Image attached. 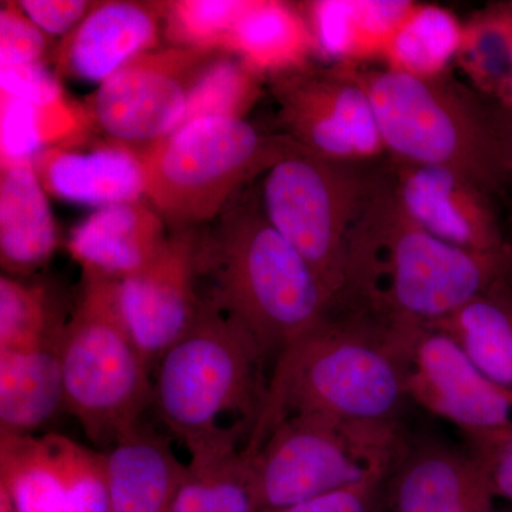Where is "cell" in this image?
<instances>
[{"label": "cell", "mask_w": 512, "mask_h": 512, "mask_svg": "<svg viewBox=\"0 0 512 512\" xmlns=\"http://www.w3.org/2000/svg\"><path fill=\"white\" fill-rule=\"evenodd\" d=\"M512 275V247L477 252L429 234L403 210L392 175L367 201L350 239L340 308H363L390 325L429 326Z\"/></svg>", "instance_id": "cell-1"}, {"label": "cell", "mask_w": 512, "mask_h": 512, "mask_svg": "<svg viewBox=\"0 0 512 512\" xmlns=\"http://www.w3.org/2000/svg\"><path fill=\"white\" fill-rule=\"evenodd\" d=\"M416 329L367 309H340L276 356L245 453H255L292 414L394 421L406 394V359Z\"/></svg>", "instance_id": "cell-2"}, {"label": "cell", "mask_w": 512, "mask_h": 512, "mask_svg": "<svg viewBox=\"0 0 512 512\" xmlns=\"http://www.w3.org/2000/svg\"><path fill=\"white\" fill-rule=\"evenodd\" d=\"M197 272L208 284L201 298L241 323L266 357L276 359L335 311L311 265L266 218L259 188L239 192L200 228Z\"/></svg>", "instance_id": "cell-3"}, {"label": "cell", "mask_w": 512, "mask_h": 512, "mask_svg": "<svg viewBox=\"0 0 512 512\" xmlns=\"http://www.w3.org/2000/svg\"><path fill=\"white\" fill-rule=\"evenodd\" d=\"M372 101L394 163L433 165L470 178L491 195L512 180L498 109L453 76L416 79L384 67H352Z\"/></svg>", "instance_id": "cell-4"}, {"label": "cell", "mask_w": 512, "mask_h": 512, "mask_svg": "<svg viewBox=\"0 0 512 512\" xmlns=\"http://www.w3.org/2000/svg\"><path fill=\"white\" fill-rule=\"evenodd\" d=\"M64 410L106 450L154 406L151 367L121 312L116 279L82 271L64 326Z\"/></svg>", "instance_id": "cell-5"}, {"label": "cell", "mask_w": 512, "mask_h": 512, "mask_svg": "<svg viewBox=\"0 0 512 512\" xmlns=\"http://www.w3.org/2000/svg\"><path fill=\"white\" fill-rule=\"evenodd\" d=\"M295 146L247 119L191 121L141 150L146 200L170 229L205 227Z\"/></svg>", "instance_id": "cell-6"}, {"label": "cell", "mask_w": 512, "mask_h": 512, "mask_svg": "<svg viewBox=\"0 0 512 512\" xmlns=\"http://www.w3.org/2000/svg\"><path fill=\"white\" fill-rule=\"evenodd\" d=\"M266 359L241 323L201 298L194 325L158 362L154 406L184 446L225 429L229 414L254 424Z\"/></svg>", "instance_id": "cell-7"}, {"label": "cell", "mask_w": 512, "mask_h": 512, "mask_svg": "<svg viewBox=\"0 0 512 512\" xmlns=\"http://www.w3.org/2000/svg\"><path fill=\"white\" fill-rule=\"evenodd\" d=\"M394 421L292 414L251 458L259 511L279 512L343 488L383 480L404 454Z\"/></svg>", "instance_id": "cell-8"}, {"label": "cell", "mask_w": 512, "mask_h": 512, "mask_svg": "<svg viewBox=\"0 0 512 512\" xmlns=\"http://www.w3.org/2000/svg\"><path fill=\"white\" fill-rule=\"evenodd\" d=\"M295 146L259 185L269 222L305 258L336 309L348 288L350 239L383 173Z\"/></svg>", "instance_id": "cell-9"}, {"label": "cell", "mask_w": 512, "mask_h": 512, "mask_svg": "<svg viewBox=\"0 0 512 512\" xmlns=\"http://www.w3.org/2000/svg\"><path fill=\"white\" fill-rule=\"evenodd\" d=\"M225 50L167 46L141 53L82 104L93 133L144 150L174 133L202 76Z\"/></svg>", "instance_id": "cell-10"}, {"label": "cell", "mask_w": 512, "mask_h": 512, "mask_svg": "<svg viewBox=\"0 0 512 512\" xmlns=\"http://www.w3.org/2000/svg\"><path fill=\"white\" fill-rule=\"evenodd\" d=\"M268 83L282 134L296 146L343 163H373L386 154L372 101L352 67L312 64Z\"/></svg>", "instance_id": "cell-11"}, {"label": "cell", "mask_w": 512, "mask_h": 512, "mask_svg": "<svg viewBox=\"0 0 512 512\" xmlns=\"http://www.w3.org/2000/svg\"><path fill=\"white\" fill-rule=\"evenodd\" d=\"M12 512H111L103 453L59 433L0 436Z\"/></svg>", "instance_id": "cell-12"}, {"label": "cell", "mask_w": 512, "mask_h": 512, "mask_svg": "<svg viewBox=\"0 0 512 512\" xmlns=\"http://www.w3.org/2000/svg\"><path fill=\"white\" fill-rule=\"evenodd\" d=\"M407 397L450 421L468 441L512 430V393L491 382L456 340L423 326L406 359Z\"/></svg>", "instance_id": "cell-13"}, {"label": "cell", "mask_w": 512, "mask_h": 512, "mask_svg": "<svg viewBox=\"0 0 512 512\" xmlns=\"http://www.w3.org/2000/svg\"><path fill=\"white\" fill-rule=\"evenodd\" d=\"M198 234L200 228L170 229L163 251L146 268L117 281L127 328L151 370L200 313Z\"/></svg>", "instance_id": "cell-14"}, {"label": "cell", "mask_w": 512, "mask_h": 512, "mask_svg": "<svg viewBox=\"0 0 512 512\" xmlns=\"http://www.w3.org/2000/svg\"><path fill=\"white\" fill-rule=\"evenodd\" d=\"M390 175L403 210L434 237L477 252L512 247L501 231L494 195L470 178L448 168L394 161Z\"/></svg>", "instance_id": "cell-15"}, {"label": "cell", "mask_w": 512, "mask_h": 512, "mask_svg": "<svg viewBox=\"0 0 512 512\" xmlns=\"http://www.w3.org/2000/svg\"><path fill=\"white\" fill-rule=\"evenodd\" d=\"M161 30L164 2H97L57 46V79L100 86L134 57L157 49Z\"/></svg>", "instance_id": "cell-16"}, {"label": "cell", "mask_w": 512, "mask_h": 512, "mask_svg": "<svg viewBox=\"0 0 512 512\" xmlns=\"http://www.w3.org/2000/svg\"><path fill=\"white\" fill-rule=\"evenodd\" d=\"M47 194L77 205L99 208L146 200L141 150L89 137L46 148L33 160Z\"/></svg>", "instance_id": "cell-17"}, {"label": "cell", "mask_w": 512, "mask_h": 512, "mask_svg": "<svg viewBox=\"0 0 512 512\" xmlns=\"http://www.w3.org/2000/svg\"><path fill=\"white\" fill-rule=\"evenodd\" d=\"M170 228L147 200L99 208L70 232L67 248L82 271L127 278L146 268L165 247Z\"/></svg>", "instance_id": "cell-18"}, {"label": "cell", "mask_w": 512, "mask_h": 512, "mask_svg": "<svg viewBox=\"0 0 512 512\" xmlns=\"http://www.w3.org/2000/svg\"><path fill=\"white\" fill-rule=\"evenodd\" d=\"M412 0H311L299 2L316 53L335 67L382 63L384 53L412 15Z\"/></svg>", "instance_id": "cell-19"}, {"label": "cell", "mask_w": 512, "mask_h": 512, "mask_svg": "<svg viewBox=\"0 0 512 512\" xmlns=\"http://www.w3.org/2000/svg\"><path fill=\"white\" fill-rule=\"evenodd\" d=\"M393 512H494L487 470L474 454L427 446L400 460Z\"/></svg>", "instance_id": "cell-20"}, {"label": "cell", "mask_w": 512, "mask_h": 512, "mask_svg": "<svg viewBox=\"0 0 512 512\" xmlns=\"http://www.w3.org/2000/svg\"><path fill=\"white\" fill-rule=\"evenodd\" d=\"M101 453L111 512H171L187 464L170 441L140 421Z\"/></svg>", "instance_id": "cell-21"}, {"label": "cell", "mask_w": 512, "mask_h": 512, "mask_svg": "<svg viewBox=\"0 0 512 512\" xmlns=\"http://www.w3.org/2000/svg\"><path fill=\"white\" fill-rule=\"evenodd\" d=\"M47 195L33 161H2L0 264L6 275L29 278L55 254L59 237Z\"/></svg>", "instance_id": "cell-22"}, {"label": "cell", "mask_w": 512, "mask_h": 512, "mask_svg": "<svg viewBox=\"0 0 512 512\" xmlns=\"http://www.w3.org/2000/svg\"><path fill=\"white\" fill-rule=\"evenodd\" d=\"M244 429L225 427L185 444L190 461L171 512H261L251 458L238 448Z\"/></svg>", "instance_id": "cell-23"}, {"label": "cell", "mask_w": 512, "mask_h": 512, "mask_svg": "<svg viewBox=\"0 0 512 512\" xmlns=\"http://www.w3.org/2000/svg\"><path fill=\"white\" fill-rule=\"evenodd\" d=\"M63 333L32 348L0 349V436L37 434L64 410Z\"/></svg>", "instance_id": "cell-24"}, {"label": "cell", "mask_w": 512, "mask_h": 512, "mask_svg": "<svg viewBox=\"0 0 512 512\" xmlns=\"http://www.w3.org/2000/svg\"><path fill=\"white\" fill-rule=\"evenodd\" d=\"M227 52L266 79L312 66L315 42L298 3L249 0L227 43Z\"/></svg>", "instance_id": "cell-25"}, {"label": "cell", "mask_w": 512, "mask_h": 512, "mask_svg": "<svg viewBox=\"0 0 512 512\" xmlns=\"http://www.w3.org/2000/svg\"><path fill=\"white\" fill-rule=\"evenodd\" d=\"M429 328L456 340L483 375L512 393V275Z\"/></svg>", "instance_id": "cell-26"}, {"label": "cell", "mask_w": 512, "mask_h": 512, "mask_svg": "<svg viewBox=\"0 0 512 512\" xmlns=\"http://www.w3.org/2000/svg\"><path fill=\"white\" fill-rule=\"evenodd\" d=\"M464 20L453 10L417 3L384 53L382 67L416 79H440L451 73L463 39Z\"/></svg>", "instance_id": "cell-27"}, {"label": "cell", "mask_w": 512, "mask_h": 512, "mask_svg": "<svg viewBox=\"0 0 512 512\" xmlns=\"http://www.w3.org/2000/svg\"><path fill=\"white\" fill-rule=\"evenodd\" d=\"M454 66L474 92L504 107L511 89V2H495L464 20Z\"/></svg>", "instance_id": "cell-28"}, {"label": "cell", "mask_w": 512, "mask_h": 512, "mask_svg": "<svg viewBox=\"0 0 512 512\" xmlns=\"http://www.w3.org/2000/svg\"><path fill=\"white\" fill-rule=\"evenodd\" d=\"M67 316L42 282L2 275L0 278V349L42 345L63 333Z\"/></svg>", "instance_id": "cell-29"}, {"label": "cell", "mask_w": 512, "mask_h": 512, "mask_svg": "<svg viewBox=\"0 0 512 512\" xmlns=\"http://www.w3.org/2000/svg\"><path fill=\"white\" fill-rule=\"evenodd\" d=\"M265 83L268 79L264 74L228 53L202 76L191 94L180 127L204 117L245 119L261 97Z\"/></svg>", "instance_id": "cell-30"}, {"label": "cell", "mask_w": 512, "mask_h": 512, "mask_svg": "<svg viewBox=\"0 0 512 512\" xmlns=\"http://www.w3.org/2000/svg\"><path fill=\"white\" fill-rule=\"evenodd\" d=\"M249 0H174L164 2L168 46L217 49L227 43Z\"/></svg>", "instance_id": "cell-31"}, {"label": "cell", "mask_w": 512, "mask_h": 512, "mask_svg": "<svg viewBox=\"0 0 512 512\" xmlns=\"http://www.w3.org/2000/svg\"><path fill=\"white\" fill-rule=\"evenodd\" d=\"M49 36L37 28L18 2H3L0 9V67L42 63Z\"/></svg>", "instance_id": "cell-32"}, {"label": "cell", "mask_w": 512, "mask_h": 512, "mask_svg": "<svg viewBox=\"0 0 512 512\" xmlns=\"http://www.w3.org/2000/svg\"><path fill=\"white\" fill-rule=\"evenodd\" d=\"M23 12L47 36H67L92 12L97 2L87 0H22Z\"/></svg>", "instance_id": "cell-33"}, {"label": "cell", "mask_w": 512, "mask_h": 512, "mask_svg": "<svg viewBox=\"0 0 512 512\" xmlns=\"http://www.w3.org/2000/svg\"><path fill=\"white\" fill-rule=\"evenodd\" d=\"M471 454L483 463L495 497L512 505V430L470 441Z\"/></svg>", "instance_id": "cell-34"}, {"label": "cell", "mask_w": 512, "mask_h": 512, "mask_svg": "<svg viewBox=\"0 0 512 512\" xmlns=\"http://www.w3.org/2000/svg\"><path fill=\"white\" fill-rule=\"evenodd\" d=\"M383 480L366 481L291 505L279 512H373L377 490Z\"/></svg>", "instance_id": "cell-35"}, {"label": "cell", "mask_w": 512, "mask_h": 512, "mask_svg": "<svg viewBox=\"0 0 512 512\" xmlns=\"http://www.w3.org/2000/svg\"><path fill=\"white\" fill-rule=\"evenodd\" d=\"M498 116H500L501 131H503V138L505 148H507L508 158H510L512 170V110L503 109L497 106Z\"/></svg>", "instance_id": "cell-36"}, {"label": "cell", "mask_w": 512, "mask_h": 512, "mask_svg": "<svg viewBox=\"0 0 512 512\" xmlns=\"http://www.w3.org/2000/svg\"><path fill=\"white\" fill-rule=\"evenodd\" d=\"M0 512H12V505L5 491L0 490Z\"/></svg>", "instance_id": "cell-37"}, {"label": "cell", "mask_w": 512, "mask_h": 512, "mask_svg": "<svg viewBox=\"0 0 512 512\" xmlns=\"http://www.w3.org/2000/svg\"><path fill=\"white\" fill-rule=\"evenodd\" d=\"M503 109L512 110V2H511V89H510V97H508L507 104H505Z\"/></svg>", "instance_id": "cell-38"}]
</instances>
